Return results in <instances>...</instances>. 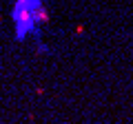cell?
<instances>
[{
	"label": "cell",
	"instance_id": "cell-1",
	"mask_svg": "<svg viewBox=\"0 0 133 124\" xmlns=\"http://www.w3.org/2000/svg\"><path fill=\"white\" fill-rule=\"evenodd\" d=\"M11 20H14V38L24 42L33 36L40 42V27L49 22V9L42 0H14L11 7Z\"/></svg>",
	"mask_w": 133,
	"mask_h": 124
}]
</instances>
